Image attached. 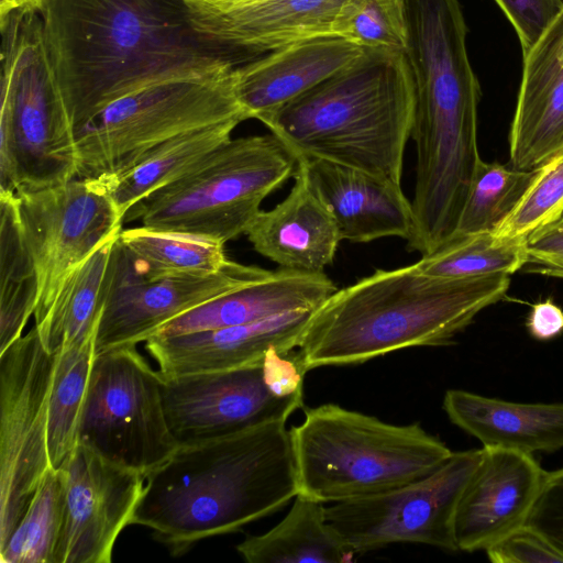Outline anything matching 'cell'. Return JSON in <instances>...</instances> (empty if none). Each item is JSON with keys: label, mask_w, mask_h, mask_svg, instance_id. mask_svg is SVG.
Returning <instances> with one entry per match:
<instances>
[{"label": "cell", "mask_w": 563, "mask_h": 563, "mask_svg": "<svg viewBox=\"0 0 563 563\" xmlns=\"http://www.w3.org/2000/svg\"><path fill=\"white\" fill-rule=\"evenodd\" d=\"M218 1H224V2H249V1H256V0H218Z\"/></svg>", "instance_id": "cell-42"}, {"label": "cell", "mask_w": 563, "mask_h": 563, "mask_svg": "<svg viewBox=\"0 0 563 563\" xmlns=\"http://www.w3.org/2000/svg\"><path fill=\"white\" fill-rule=\"evenodd\" d=\"M236 551L249 563H346L355 555L329 523L322 503L300 494L275 527L245 538Z\"/></svg>", "instance_id": "cell-25"}, {"label": "cell", "mask_w": 563, "mask_h": 563, "mask_svg": "<svg viewBox=\"0 0 563 563\" xmlns=\"http://www.w3.org/2000/svg\"><path fill=\"white\" fill-rule=\"evenodd\" d=\"M364 47L338 35L301 40L233 69L238 101L262 120L353 63Z\"/></svg>", "instance_id": "cell-21"}, {"label": "cell", "mask_w": 563, "mask_h": 563, "mask_svg": "<svg viewBox=\"0 0 563 563\" xmlns=\"http://www.w3.org/2000/svg\"><path fill=\"white\" fill-rule=\"evenodd\" d=\"M563 213V150L540 166L511 212L493 232L500 240H526Z\"/></svg>", "instance_id": "cell-35"}, {"label": "cell", "mask_w": 563, "mask_h": 563, "mask_svg": "<svg viewBox=\"0 0 563 563\" xmlns=\"http://www.w3.org/2000/svg\"><path fill=\"white\" fill-rule=\"evenodd\" d=\"M509 285L506 274L443 278L422 273L417 263L377 269L336 289L311 312L295 358L307 373L407 347L452 344Z\"/></svg>", "instance_id": "cell-3"}, {"label": "cell", "mask_w": 563, "mask_h": 563, "mask_svg": "<svg viewBox=\"0 0 563 563\" xmlns=\"http://www.w3.org/2000/svg\"><path fill=\"white\" fill-rule=\"evenodd\" d=\"M162 374L136 345L95 354L78 442L148 476L177 449L165 416Z\"/></svg>", "instance_id": "cell-9"}, {"label": "cell", "mask_w": 563, "mask_h": 563, "mask_svg": "<svg viewBox=\"0 0 563 563\" xmlns=\"http://www.w3.org/2000/svg\"><path fill=\"white\" fill-rule=\"evenodd\" d=\"M60 468L65 505L54 563H110L118 537L132 525L147 476L80 442Z\"/></svg>", "instance_id": "cell-15"}, {"label": "cell", "mask_w": 563, "mask_h": 563, "mask_svg": "<svg viewBox=\"0 0 563 563\" xmlns=\"http://www.w3.org/2000/svg\"><path fill=\"white\" fill-rule=\"evenodd\" d=\"M298 494L341 503L430 475L452 451L419 423L393 424L323 404L289 430Z\"/></svg>", "instance_id": "cell-5"}, {"label": "cell", "mask_w": 563, "mask_h": 563, "mask_svg": "<svg viewBox=\"0 0 563 563\" xmlns=\"http://www.w3.org/2000/svg\"><path fill=\"white\" fill-rule=\"evenodd\" d=\"M297 167L296 155L273 133L230 139L133 206L123 222L225 244L246 233L263 200Z\"/></svg>", "instance_id": "cell-7"}, {"label": "cell", "mask_w": 563, "mask_h": 563, "mask_svg": "<svg viewBox=\"0 0 563 563\" xmlns=\"http://www.w3.org/2000/svg\"><path fill=\"white\" fill-rule=\"evenodd\" d=\"M559 220L563 221V213L561 214V217H560V219H559Z\"/></svg>", "instance_id": "cell-43"}, {"label": "cell", "mask_w": 563, "mask_h": 563, "mask_svg": "<svg viewBox=\"0 0 563 563\" xmlns=\"http://www.w3.org/2000/svg\"><path fill=\"white\" fill-rule=\"evenodd\" d=\"M23 232L40 280L34 312L40 322L66 276L122 230L109 178H74L56 187L16 195Z\"/></svg>", "instance_id": "cell-12"}, {"label": "cell", "mask_w": 563, "mask_h": 563, "mask_svg": "<svg viewBox=\"0 0 563 563\" xmlns=\"http://www.w3.org/2000/svg\"><path fill=\"white\" fill-rule=\"evenodd\" d=\"M527 263L526 240H500L493 232H483L455 238L437 251L422 255L417 265L430 276L472 278L511 275Z\"/></svg>", "instance_id": "cell-32"}, {"label": "cell", "mask_w": 563, "mask_h": 563, "mask_svg": "<svg viewBox=\"0 0 563 563\" xmlns=\"http://www.w3.org/2000/svg\"><path fill=\"white\" fill-rule=\"evenodd\" d=\"M313 311V310H312ZM312 311H292L256 322L173 336H152L145 350L165 375L227 371L262 362L272 351L298 347Z\"/></svg>", "instance_id": "cell-18"}, {"label": "cell", "mask_w": 563, "mask_h": 563, "mask_svg": "<svg viewBox=\"0 0 563 563\" xmlns=\"http://www.w3.org/2000/svg\"><path fill=\"white\" fill-rule=\"evenodd\" d=\"M118 235L104 241L66 276L47 313L34 324L52 353L96 334L102 312L104 277Z\"/></svg>", "instance_id": "cell-27"}, {"label": "cell", "mask_w": 563, "mask_h": 563, "mask_svg": "<svg viewBox=\"0 0 563 563\" xmlns=\"http://www.w3.org/2000/svg\"><path fill=\"white\" fill-rule=\"evenodd\" d=\"M247 119L235 96L233 70L145 86L117 99L76 130L77 177L117 176L176 135Z\"/></svg>", "instance_id": "cell-8"}, {"label": "cell", "mask_w": 563, "mask_h": 563, "mask_svg": "<svg viewBox=\"0 0 563 563\" xmlns=\"http://www.w3.org/2000/svg\"><path fill=\"white\" fill-rule=\"evenodd\" d=\"M0 191L15 195L77 177L75 130L36 8L0 14Z\"/></svg>", "instance_id": "cell-6"}, {"label": "cell", "mask_w": 563, "mask_h": 563, "mask_svg": "<svg viewBox=\"0 0 563 563\" xmlns=\"http://www.w3.org/2000/svg\"><path fill=\"white\" fill-rule=\"evenodd\" d=\"M298 163L312 190L333 216L342 241L411 239L413 210L401 185L321 158H299Z\"/></svg>", "instance_id": "cell-19"}, {"label": "cell", "mask_w": 563, "mask_h": 563, "mask_svg": "<svg viewBox=\"0 0 563 563\" xmlns=\"http://www.w3.org/2000/svg\"><path fill=\"white\" fill-rule=\"evenodd\" d=\"M288 196L273 209L261 210L245 234L257 253L279 267L324 273L342 239L299 163Z\"/></svg>", "instance_id": "cell-22"}, {"label": "cell", "mask_w": 563, "mask_h": 563, "mask_svg": "<svg viewBox=\"0 0 563 563\" xmlns=\"http://www.w3.org/2000/svg\"><path fill=\"white\" fill-rule=\"evenodd\" d=\"M522 57L509 156L530 170L563 150V11Z\"/></svg>", "instance_id": "cell-20"}, {"label": "cell", "mask_w": 563, "mask_h": 563, "mask_svg": "<svg viewBox=\"0 0 563 563\" xmlns=\"http://www.w3.org/2000/svg\"><path fill=\"white\" fill-rule=\"evenodd\" d=\"M268 273V269L229 260L211 274L148 278L140 272L118 235L104 277L95 354L145 342L172 319Z\"/></svg>", "instance_id": "cell-13"}, {"label": "cell", "mask_w": 563, "mask_h": 563, "mask_svg": "<svg viewBox=\"0 0 563 563\" xmlns=\"http://www.w3.org/2000/svg\"><path fill=\"white\" fill-rule=\"evenodd\" d=\"M416 88L406 54L365 48L263 122L299 158H321L401 185Z\"/></svg>", "instance_id": "cell-4"}, {"label": "cell", "mask_w": 563, "mask_h": 563, "mask_svg": "<svg viewBox=\"0 0 563 563\" xmlns=\"http://www.w3.org/2000/svg\"><path fill=\"white\" fill-rule=\"evenodd\" d=\"M526 525L563 554V467L547 472Z\"/></svg>", "instance_id": "cell-38"}, {"label": "cell", "mask_w": 563, "mask_h": 563, "mask_svg": "<svg viewBox=\"0 0 563 563\" xmlns=\"http://www.w3.org/2000/svg\"><path fill=\"white\" fill-rule=\"evenodd\" d=\"M332 32L364 48L405 53L408 41L405 0H345L335 14Z\"/></svg>", "instance_id": "cell-34"}, {"label": "cell", "mask_w": 563, "mask_h": 563, "mask_svg": "<svg viewBox=\"0 0 563 563\" xmlns=\"http://www.w3.org/2000/svg\"><path fill=\"white\" fill-rule=\"evenodd\" d=\"M485 551L493 563H563V554L527 525L509 532Z\"/></svg>", "instance_id": "cell-36"}, {"label": "cell", "mask_w": 563, "mask_h": 563, "mask_svg": "<svg viewBox=\"0 0 563 563\" xmlns=\"http://www.w3.org/2000/svg\"><path fill=\"white\" fill-rule=\"evenodd\" d=\"M239 121H228L176 135L148 151L133 167L106 176L124 217L137 202L196 167L211 151L231 139Z\"/></svg>", "instance_id": "cell-26"}, {"label": "cell", "mask_w": 563, "mask_h": 563, "mask_svg": "<svg viewBox=\"0 0 563 563\" xmlns=\"http://www.w3.org/2000/svg\"><path fill=\"white\" fill-rule=\"evenodd\" d=\"M528 263L542 274L563 278V221L556 220L526 239Z\"/></svg>", "instance_id": "cell-39"}, {"label": "cell", "mask_w": 563, "mask_h": 563, "mask_svg": "<svg viewBox=\"0 0 563 563\" xmlns=\"http://www.w3.org/2000/svg\"><path fill=\"white\" fill-rule=\"evenodd\" d=\"M336 289L324 273L280 267L172 319L153 336L188 334L252 323L286 312L312 311Z\"/></svg>", "instance_id": "cell-23"}, {"label": "cell", "mask_w": 563, "mask_h": 563, "mask_svg": "<svg viewBox=\"0 0 563 563\" xmlns=\"http://www.w3.org/2000/svg\"><path fill=\"white\" fill-rule=\"evenodd\" d=\"M443 409L452 423L484 446L532 454L563 448V404H523L449 389Z\"/></svg>", "instance_id": "cell-24"}, {"label": "cell", "mask_w": 563, "mask_h": 563, "mask_svg": "<svg viewBox=\"0 0 563 563\" xmlns=\"http://www.w3.org/2000/svg\"><path fill=\"white\" fill-rule=\"evenodd\" d=\"M65 505V473L51 467L24 515L0 548L2 563H54Z\"/></svg>", "instance_id": "cell-31"}, {"label": "cell", "mask_w": 563, "mask_h": 563, "mask_svg": "<svg viewBox=\"0 0 563 563\" xmlns=\"http://www.w3.org/2000/svg\"><path fill=\"white\" fill-rule=\"evenodd\" d=\"M120 241L131 252L140 272L148 278L185 274H211L229 261L224 244L139 227L121 230Z\"/></svg>", "instance_id": "cell-30"}, {"label": "cell", "mask_w": 563, "mask_h": 563, "mask_svg": "<svg viewBox=\"0 0 563 563\" xmlns=\"http://www.w3.org/2000/svg\"><path fill=\"white\" fill-rule=\"evenodd\" d=\"M345 0H186L195 27L232 48L242 65L291 43L334 35Z\"/></svg>", "instance_id": "cell-17"}, {"label": "cell", "mask_w": 563, "mask_h": 563, "mask_svg": "<svg viewBox=\"0 0 563 563\" xmlns=\"http://www.w3.org/2000/svg\"><path fill=\"white\" fill-rule=\"evenodd\" d=\"M96 334L57 352L48 400L49 463L59 468L78 444L79 426L95 357Z\"/></svg>", "instance_id": "cell-29"}, {"label": "cell", "mask_w": 563, "mask_h": 563, "mask_svg": "<svg viewBox=\"0 0 563 563\" xmlns=\"http://www.w3.org/2000/svg\"><path fill=\"white\" fill-rule=\"evenodd\" d=\"M483 449L453 452L433 473L402 486L325 507L329 523L355 554L393 543L457 551L454 518Z\"/></svg>", "instance_id": "cell-11"}, {"label": "cell", "mask_w": 563, "mask_h": 563, "mask_svg": "<svg viewBox=\"0 0 563 563\" xmlns=\"http://www.w3.org/2000/svg\"><path fill=\"white\" fill-rule=\"evenodd\" d=\"M38 12L75 132L145 86L242 65L232 48L195 27L186 0H42Z\"/></svg>", "instance_id": "cell-1"}, {"label": "cell", "mask_w": 563, "mask_h": 563, "mask_svg": "<svg viewBox=\"0 0 563 563\" xmlns=\"http://www.w3.org/2000/svg\"><path fill=\"white\" fill-rule=\"evenodd\" d=\"M56 360L35 325L0 353V548L52 467L47 423Z\"/></svg>", "instance_id": "cell-10"}, {"label": "cell", "mask_w": 563, "mask_h": 563, "mask_svg": "<svg viewBox=\"0 0 563 563\" xmlns=\"http://www.w3.org/2000/svg\"><path fill=\"white\" fill-rule=\"evenodd\" d=\"M42 0H0V14L16 8H36L38 9Z\"/></svg>", "instance_id": "cell-41"}, {"label": "cell", "mask_w": 563, "mask_h": 563, "mask_svg": "<svg viewBox=\"0 0 563 563\" xmlns=\"http://www.w3.org/2000/svg\"><path fill=\"white\" fill-rule=\"evenodd\" d=\"M545 475L532 454L483 446L455 512L457 550H485L526 525Z\"/></svg>", "instance_id": "cell-16"}, {"label": "cell", "mask_w": 563, "mask_h": 563, "mask_svg": "<svg viewBox=\"0 0 563 563\" xmlns=\"http://www.w3.org/2000/svg\"><path fill=\"white\" fill-rule=\"evenodd\" d=\"M511 23L522 48H531L563 11V0H495Z\"/></svg>", "instance_id": "cell-37"}, {"label": "cell", "mask_w": 563, "mask_h": 563, "mask_svg": "<svg viewBox=\"0 0 563 563\" xmlns=\"http://www.w3.org/2000/svg\"><path fill=\"white\" fill-rule=\"evenodd\" d=\"M38 296V273L23 232L16 195L0 191V353L23 335Z\"/></svg>", "instance_id": "cell-28"}, {"label": "cell", "mask_w": 563, "mask_h": 563, "mask_svg": "<svg viewBox=\"0 0 563 563\" xmlns=\"http://www.w3.org/2000/svg\"><path fill=\"white\" fill-rule=\"evenodd\" d=\"M298 494L286 421L178 445L146 478L132 525L152 530L173 555L238 532Z\"/></svg>", "instance_id": "cell-2"}, {"label": "cell", "mask_w": 563, "mask_h": 563, "mask_svg": "<svg viewBox=\"0 0 563 563\" xmlns=\"http://www.w3.org/2000/svg\"><path fill=\"white\" fill-rule=\"evenodd\" d=\"M534 174L536 168L520 170L481 158L453 239L494 232L520 200Z\"/></svg>", "instance_id": "cell-33"}, {"label": "cell", "mask_w": 563, "mask_h": 563, "mask_svg": "<svg viewBox=\"0 0 563 563\" xmlns=\"http://www.w3.org/2000/svg\"><path fill=\"white\" fill-rule=\"evenodd\" d=\"M161 374L165 416L178 445L287 421L303 406V397L284 396L272 386L264 360L227 371Z\"/></svg>", "instance_id": "cell-14"}, {"label": "cell", "mask_w": 563, "mask_h": 563, "mask_svg": "<svg viewBox=\"0 0 563 563\" xmlns=\"http://www.w3.org/2000/svg\"><path fill=\"white\" fill-rule=\"evenodd\" d=\"M526 325L536 340H551L563 332V310L551 299L539 301L532 306Z\"/></svg>", "instance_id": "cell-40"}]
</instances>
